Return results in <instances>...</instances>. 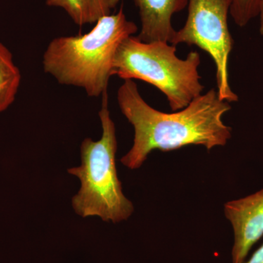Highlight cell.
I'll list each match as a JSON object with an SVG mask.
<instances>
[{
	"label": "cell",
	"mask_w": 263,
	"mask_h": 263,
	"mask_svg": "<svg viewBox=\"0 0 263 263\" xmlns=\"http://www.w3.org/2000/svg\"><path fill=\"white\" fill-rule=\"evenodd\" d=\"M22 80V74L13 62V54L0 43V113L15 101Z\"/></svg>",
	"instance_id": "9"
},
{
	"label": "cell",
	"mask_w": 263,
	"mask_h": 263,
	"mask_svg": "<svg viewBox=\"0 0 263 263\" xmlns=\"http://www.w3.org/2000/svg\"><path fill=\"white\" fill-rule=\"evenodd\" d=\"M262 0H232L230 15L238 27H243L259 16Z\"/></svg>",
	"instance_id": "10"
},
{
	"label": "cell",
	"mask_w": 263,
	"mask_h": 263,
	"mask_svg": "<svg viewBox=\"0 0 263 263\" xmlns=\"http://www.w3.org/2000/svg\"><path fill=\"white\" fill-rule=\"evenodd\" d=\"M117 102L134 128L133 146L120 160L130 170L140 168L154 150L170 152L197 145L210 151L226 146L232 137V128L222 120L231 105L220 100L216 89L200 95L182 110L167 114L150 106L136 83L127 79L118 89Z\"/></svg>",
	"instance_id": "1"
},
{
	"label": "cell",
	"mask_w": 263,
	"mask_h": 263,
	"mask_svg": "<svg viewBox=\"0 0 263 263\" xmlns=\"http://www.w3.org/2000/svg\"><path fill=\"white\" fill-rule=\"evenodd\" d=\"M120 0H46V5L65 10L74 23L79 26L96 24L111 14Z\"/></svg>",
	"instance_id": "8"
},
{
	"label": "cell",
	"mask_w": 263,
	"mask_h": 263,
	"mask_svg": "<svg viewBox=\"0 0 263 263\" xmlns=\"http://www.w3.org/2000/svg\"><path fill=\"white\" fill-rule=\"evenodd\" d=\"M232 0H189L186 22L176 30L171 44L196 46L209 53L216 66V91L228 103L238 101L230 84L229 59L233 39L228 27Z\"/></svg>",
	"instance_id": "5"
},
{
	"label": "cell",
	"mask_w": 263,
	"mask_h": 263,
	"mask_svg": "<svg viewBox=\"0 0 263 263\" xmlns=\"http://www.w3.org/2000/svg\"><path fill=\"white\" fill-rule=\"evenodd\" d=\"M103 135L99 141L86 138L81 143V164L68 169L79 178L81 188L72 197L76 214L82 217L99 216L104 221L116 223L127 220L134 212V206L122 191L116 166L117 139L115 124L108 108V95H103L99 112Z\"/></svg>",
	"instance_id": "3"
},
{
	"label": "cell",
	"mask_w": 263,
	"mask_h": 263,
	"mask_svg": "<svg viewBox=\"0 0 263 263\" xmlns=\"http://www.w3.org/2000/svg\"><path fill=\"white\" fill-rule=\"evenodd\" d=\"M139 12L141 27L137 37L146 43L164 41L171 43L176 29L174 14L182 11L189 0H133Z\"/></svg>",
	"instance_id": "7"
},
{
	"label": "cell",
	"mask_w": 263,
	"mask_h": 263,
	"mask_svg": "<svg viewBox=\"0 0 263 263\" xmlns=\"http://www.w3.org/2000/svg\"><path fill=\"white\" fill-rule=\"evenodd\" d=\"M138 30V26L127 20L122 5L86 34L52 40L43 54V69L60 84L82 88L89 97L103 96L118 48Z\"/></svg>",
	"instance_id": "2"
},
{
	"label": "cell",
	"mask_w": 263,
	"mask_h": 263,
	"mask_svg": "<svg viewBox=\"0 0 263 263\" xmlns=\"http://www.w3.org/2000/svg\"><path fill=\"white\" fill-rule=\"evenodd\" d=\"M258 17L259 18V33H260L261 35H263V0L261 3Z\"/></svg>",
	"instance_id": "12"
},
{
	"label": "cell",
	"mask_w": 263,
	"mask_h": 263,
	"mask_svg": "<svg viewBox=\"0 0 263 263\" xmlns=\"http://www.w3.org/2000/svg\"><path fill=\"white\" fill-rule=\"evenodd\" d=\"M243 263H263V243L254 252L251 258Z\"/></svg>",
	"instance_id": "11"
},
{
	"label": "cell",
	"mask_w": 263,
	"mask_h": 263,
	"mask_svg": "<svg viewBox=\"0 0 263 263\" xmlns=\"http://www.w3.org/2000/svg\"><path fill=\"white\" fill-rule=\"evenodd\" d=\"M224 212L234 233L232 260L243 263L250 249L263 235V189L226 202Z\"/></svg>",
	"instance_id": "6"
},
{
	"label": "cell",
	"mask_w": 263,
	"mask_h": 263,
	"mask_svg": "<svg viewBox=\"0 0 263 263\" xmlns=\"http://www.w3.org/2000/svg\"><path fill=\"white\" fill-rule=\"evenodd\" d=\"M200 62L198 52L191 51L181 60L176 56V46L168 42L146 43L133 35L118 48L112 76L153 85L165 95L171 110L178 111L202 95Z\"/></svg>",
	"instance_id": "4"
}]
</instances>
